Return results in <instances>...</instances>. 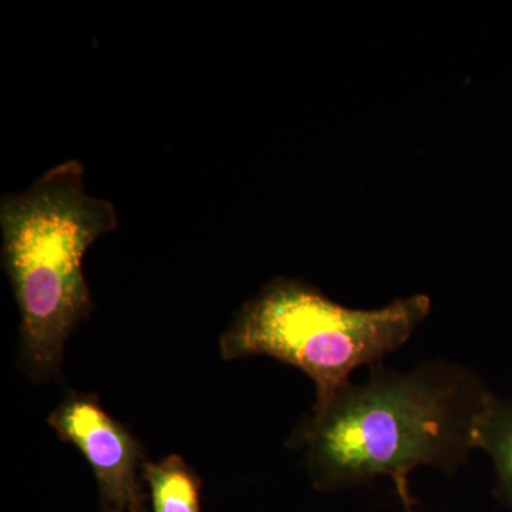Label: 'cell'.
Here are the masks:
<instances>
[{"label":"cell","instance_id":"cell-1","mask_svg":"<svg viewBox=\"0 0 512 512\" xmlns=\"http://www.w3.org/2000/svg\"><path fill=\"white\" fill-rule=\"evenodd\" d=\"M494 393L456 363L412 370L373 365L365 383H348L302 430L309 471L318 490L362 487L413 468L453 473L476 450L478 417Z\"/></svg>","mask_w":512,"mask_h":512},{"label":"cell","instance_id":"cell-2","mask_svg":"<svg viewBox=\"0 0 512 512\" xmlns=\"http://www.w3.org/2000/svg\"><path fill=\"white\" fill-rule=\"evenodd\" d=\"M2 262L20 312V359L30 376L59 370L74 326L92 309L83 259L119 227L111 202L87 194L77 160L57 165L0 202Z\"/></svg>","mask_w":512,"mask_h":512},{"label":"cell","instance_id":"cell-3","mask_svg":"<svg viewBox=\"0 0 512 512\" xmlns=\"http://www.w3.org/2000/svg\"><path fill=\"white\" fill-rule=\"evenodd\" d=\"M427 295L377 309H352L296 279L269 282L245 303L221 338L224 360L269 356L298 367L316 387L320 410L350 383L357 367L402 348L429 316Z\"/></svg>","mask_w":512,"mask_h":512},{"label":"cell","instance_id":"cell-4","mask_svg":"<svg viewBox=\"0 0 512 512\" xmlns=\"http://www.w3.org/2000/svg\"><path fill=\"white\" fill-rule=\"evenodd\" d=\"M49 423L60 439L82 451L107 500L121 507L137 504L141 448L94 397L73 394L52 413Z\"/></svg>","mask_w":512,"mask_h":512},{"label":"cell","instance_id":"cell-5","mask_svg":"<svg viewBox=\"0 0 512 512\" xmlns=\"http://www.w3.org/2000/svg\"><path fill=\"white\" fill-rule=\"evenodd\" d=\"M474 446L493 461L498 490L512 512V400L491 397L478 417Z\"/></svg>","mask_w":512,"mask_h":512},{"label":"cell","instance_id":"cell-6","mask_svg":"<svg viewBox=\"0 0 512 512\" xmlns=\"http://www.w3.org/2000/svg\"><path fill=\"white\" fill-rule=\"evenodd\" d=\"M154 512H200L198 481L180 457L143 466Z\"/></svg>","mask_w":512,"mask_h":512},{"label":"cell","instance_id":"cell-7","mask_svg":"<svg viewBox=\"0 0 512 512\" xmlns=\"http://www.w3.org/2000/svg\"><path fill=\"white\" fill-rule=\"evenodd\" d=\"M394 485H396L397 494H399L400 501H402L404 512H413L412 495H410L407 477L397 478V480H394Z\"/></svg>","mask_w":512,"mask_h":512}]
</instances>
